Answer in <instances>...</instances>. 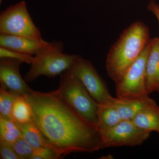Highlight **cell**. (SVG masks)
I'll return each mask as SVG.
<instances>
[{
	"instance_id": "23",
	"label": "cell",
	"mask_w": 159,
	"mask_h": 159,
	"mask_svg": "<svg viewBox=\"0 0 159 159\" xmlns=\"http://www.w3.org/2000/svg\"><path fill=\"white\" fill-rule=\"evenodd\" d=\"M148 11L151 12L156 17L159 24V5L154 1H152L147 6Z\"/></svg>"
},
{
	"instance_id": "1",
	"label": "cell",
	"mask_w": 159,
	"mask_h": 159,
	"mask_svg": "<svg viewBox=\"0 0 159 159\" xmlns=\"http://www.w3.org/2000/svg\"><path fill=\"white\" fill-rule=\"evenodd\" d=\"M25 97L32 108V122L61 157L102 148L100 132L71 108L57 89L49 93L32 90Z\"/></svg>"
},
{
	"instance_id": "3",
	"label": "cell",
	"mask_w": 159,
	"mask_h": 159,
	"mask_svg": "<svg viewBox=\"0 0 159 159\" xmlns=\"http://www.w3.org/2000/svg\"><path fill=\"white\" fill-rule=\"evenodd\" d=\"M62 48L61 43L54 42L36 53L25 76L26 82H31L41 76L55 77L69 70L78 55L64 54Z\"/></svg>"
},
{
	"instance_id": "16",
	"label": "cell",
	"mask_w": 159,
	"mask_h": 159,
	"mask_svg": "<svg viewBox=\"0 0 159 159\" xmlns=\"http://www.w3.org/2000/svg\"><path fill=\"white\" fill-rule=\"evenodd\" d=\"M32 108L29 101L24 96L18 97L12 107V120L17 124H23L32 121Z\"/></svg>"
},
{
	"instance_id": "21",
	"label": "cell",
	"mask_w": 159,
	"mask_h": 159,
	"mask_svg": "<svg viewBox=\"0 0 159 159\" xmlns=\"http://www.w3.org/2000/svg\"><path fill=\"white\" fill-rule=\"evenodd\" d=\"M61 157L51 147H43L34 149L31 159H57Z\"/></svg>"
},
{
	"instance_id": "9",
	"label": "cell",
	"mask_w": 159,
	"mask_h": 159,
	"mask_svg": "<svg viewBox=\"0 0 159 159\" xmlns=\"http://www.w3.org/2000/svg\"><path fill=\"white\" fill-rule=\"evenodd\" d=\"M22 62L11 58H1L0 83L1 86L20 96L29 95L32 89L23 79L20 72Z\"/></svg>"
},
{
	"instance_id": "2",
	"label": "cell",
	"mask_w": 159,
	"mask_h": 159,
	"mask_svg": "<svg viewBox=\"0 0 159 159\" xmlns=\"http://www.w3.org/2000/svg\"><path fill=\"white\" fill-rule=\"evenodd\" d=\"M149 29L141 21L124 30L109 51L106 61L108 76L115 83L141 55L150 42Z\"/></svg>"
},
{
	"instance_id": "24",
	"label": "cell",
	"mask_w": 159,
	"mask_h": 159,
	"mask_svg": "<svg viewBox=\"0 0 159 159\" xmlns=\"http://www.w3.org/2000/svg\"><path fill=\"white\" fill-rule=\"evenodd\" d=\"M2 0H0V2H2Z\"/></svg>"
},
{
	"instance_id": "13",
	"label": "cell",
	"mask_w": 159,
	"mask_h": 159,
	"mask_svg": "<svg viewBox=\"0 0 159 159\" xmlns=\"http://www.w3.org/2000/svg\"><path fill=\"white\" fill-rule=\"evenodd\" d=\"M132 121L139 128L159 133V107L156 102L142 110Z\"/></svg>"
},
{
	"instance_id": "8",
	"label": "cell",
	"mask_w": 159,
	"mask_h": 159,
	"mask_svg": "<svg viewBox=\"0 0 159 159\" xmlns=\"http://www.w3.org/2000/svg\"><path fill=\"white\" fill-rule=\"evenodd\" d=\"M150 134L139 128L132 120H122L112 128L101 133L102 148L140 145Z\"/></svg>"
},
{
	"instance_id": "11",
	"label": "cell",
	"mask_w": 159,
	"mask_h": 159,
	"mask_svg": "<svg viewBox=\"0 0 159 159\" xmlns=\"http://www.w3.org/2000/svg\"><path fill=\"white\" fill-rule=\"evenodd\" d=\"M112 102L121 120H132L139 112L156 102L147 95L136 98L114 97Z\"/></svg>"
},
{
	"instance_id": "18",
	"label": "cell",
	"mask_w": 159,
	"mask_h": 159,
	"mask_svg": "<svg viewBox=\"0 0 159 159\" xmlns=\"http://www.w3.org/2000/svg\"><path fill=\"white\" fill-rule=\"evenodd\" d=\"M20 96L0 87V117L12 120L11 112L16 99Z\"/></svg>"
},
{
	"instance_id": "4",
	"label": "cell",
	"mask_w": 159,
	"mask_h": 159,
	"mask_svg": "<svg viewBox=\"0 0 159 159\" xmlns=\"http://www.w3.org/2000/svg\"><path fill=\"white\" fill-rule=\"evenodd\" d=\"M57 90L71 108L87 122L97 127L99 103L77 77L69 70L64 72L61 74Z\"/></svg>"
},
{
	"instance_id": "5",
	"label": "cell",
	"mask_w": 159,
	"mask_h": 159,
	"mask_svg": "<svg viewBox=\"0 0 159 159\" xmlns=\"http://www.w3.org/2000/svg\"><path fill=\"white\" fill-rule=\"evenodd\" d=\"M0 34L44 40L39 29L31 19L24 1L11 5L1 12Z\"/></svg>"
},
{
	"instance_id": "22",
	"label": "cell",
	"mask_w": 159,
	"mask_h": 159,
	"mask_svg": "<svg viewBox=\"0 0 159 159\" xmlns=\"http://www.w3.org/2000/svg\"><path fill=\"white\" fill-rule=\"evenodd\" d=\"M0 158L20 159L16 153L12 144L0 139Z\"/></svg>"
},
{
	"instance_id": "17",
	"label": "cell",
	"mask_w": 159,
	"mask_h": 159,
	"mask_svg": "<svg viewBox=\"0 0 159 159\" xmlns=\"http://www.w3.org/2000/svg\"><path fill=\"white\" fill-rule=\"evenodd\" d=\"M21 137V132L17 123L0 117V139L13 144Z\"/></svg>"
},
{
	"instance_id": "26",
	"label": "cell",
	"mask_w": 159,
	"mask_h": 159,
	"mask_svg": "<svg viewBox=\"0 0 159 159\" xmlns=\"http://www.w3.org/2000/svg\"></svg>"
},
{
	"instance_id": "10",
	"label": "cell",
	"mask_w": 159,
	"mask_h": 159,
	"mask_svg": "<svg viewBox=\"0 0 159 159\" xmlns=\"http://www.w3.org/2000/svg\"><path fill=\"white\" fill-rule=\"evenodd\" d=\"M49 43L29 38L0 34V47L29 55H35Z\"/></svg>"
},
{
	"instance_id": "19",
	"label": "cell",
	"mask_w": 159,
	"mask_h": 159,
	"mask_svg": "<svg viewBox=\"0 0 159 159\" xmlns=\"http://www.w3.org/2000/svg\"><path fill=\"white\" fill-rule=\"evenodd\" d=\"M12 145L20 159H31L34 149L22 137Z\"/></svg>"
},
{
	"instance_id": "6",
	"label": "cell",
	"mask_w": 159,
	"mask_h": 159,
	"mask_svg": "<svg viewBox=\"0 0 159 159\" xmlns=\"http://www.w3.org/2000/svg\"><path fill=\"white\" fill-rule=\"evenodd\" d=\"M150 42L116 84V97L136 98L149 95L146 87V63Z\"/></svg>"
},
{
	"instance_id": "20",
	"label": "cell",
	"mask_w": 159,
	"mask_h": 159,
	"mask_svg": "<svg viewBox=\"0 0 159 159\" xmlns=\"http://www.w3.org/2000/svg\"><path fill=\"white\" fill-rule=\"evenodd\" d=\"M3 58L18 60L23 63L31 64L34 59V56L0 47V58Z\"/></svg>"
},
{
	"instance_id": "12",
	"label": "cell",
	"mask_w": 159,
	"mask_h": 159,
	"mask_svg": "<svg viewBox=\"0 0 159 159\" xmlns=\"http://www.w3.org/2000/svg\"><path fill=\"white\" fill-rule=\"evenodd\" d=\"M146 87L148 94L159 93V38L151 40L146 63Z\"/></svg>"
},
{
	"instance_id": "14",
	"label": "cell",
	"mask_w": 159,
	"mask_h": 159,
	"mask_svg": "<svg viewBox=\"0 0 159 159\" xmlns=\"http://www.w3.org/2000/svg\"><path fill=\"white\" fill-rule=\"evenodd\" d=\"M112 102L98 104L97 127L100 134L112 128L122 120Z\"/></svg>"
},
{
	"instance_id": "25",
	"label": "cell",
	"mask_w": 159,
	"mask_h": 159,
	"mask_svg": "<svg viewBox=\"0 0 159 159\" xmlns=\"http://www.w3.org/2000/svg\"><path fill=\"white\" fill-rule=\"evenodd\" d=\"M152 1H154V0H152Z\"/></svg>"
},
{
	"instance_id": "15",
	"label": "cell",
	"mask_w": 159,
	"mask_h": 159,
	"mask_svg": "<svg viewBox=\"0 0 159 159\" xmlns=\"http://www.w3.org/2000/svg\"><path fill=\"white\" fill-rule=\"evenodd\" d=\"M18 125L21 132L22 137L34 149L43 147H50L40 131L32 121Z\"/></svg>"
},
{
	"instance_id": "7",
	"label": "cell",
	"mask_w": 159,
	"mask_h": 159,
	"mask_svg": "<svg viewBox=\"0 0 159 159\" xmlns=\"http://www.w3.org/2000/svg\"><path fill=\"white\" fill-rule=\"evenodd\" d=\"M85 87L89 93L99 104L112 102L106 84L91 62L78 55L69 70Z\"/></svg>"
}]
</instances>
